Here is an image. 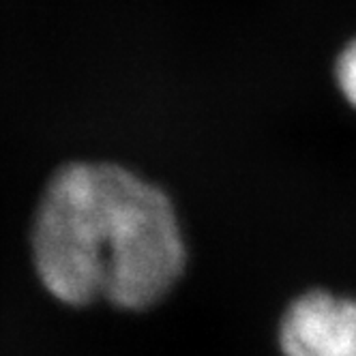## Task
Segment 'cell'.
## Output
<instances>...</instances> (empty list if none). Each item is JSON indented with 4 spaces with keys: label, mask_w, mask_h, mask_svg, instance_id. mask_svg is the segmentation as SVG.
Wrapping results in <instances>:
<instances>
[{
    "label": "cell",
    "mask_w": 356,
    "mask_h": 356,
    "mask_svg": "<svg viewBox=\"0 0 356 356\" xmlns=\"http://www.w3.org/2000/svg\"><path fill=\"white\" fill-rule=\"evenodd\" d=\"M33 260L45 290L65 305L108 300L142 312L183 277L187 247L157 185L114 163L75 161L41 195Z\"/></svg>",
    "instance_id": "6da1fadb"
},
{
    "label": "cell",
    "mask_w": 356,
    "mask_h": 356,
    "mask_svg": "<svg viewBox=\"0 0 356 356\" xmlns=\"http://www.w3.org/2000/svg\"><path fill=\"white\" fill-rule=\"evenodd\" d=\"M284 356H356V298L312 290L282 318Z\"/></svg>",
    "instance_id": "7a4b0ae2"
},
{
    "label": "cell",
    "mask_w": 356,
    "mask_h": 356,
    "mask_svg": "<svg viewBox=\"0 0 356 356\" xmlns=\"http://www.w3.org/2000/svg\"><path fill=\"white\" fill-rule=\"evenodd\" d=\"M335 78L346 101L352 108H356V39L341 49L335 65Z\"/></svg>",
    "instance_id": "3957f363"
}]
</instances>
